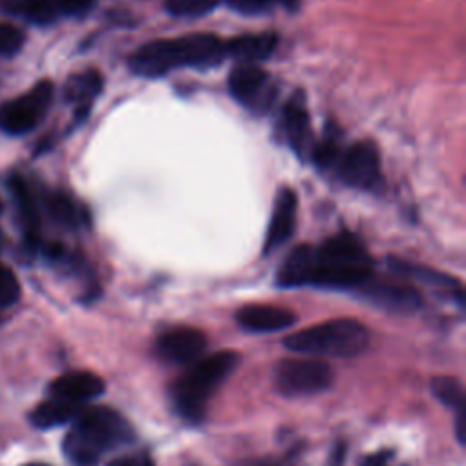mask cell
Listing matches in <instances>:
<instances>
[{"label":"cell","instance_id":"6da1fadb","mask_svg":"<svg viewBox=\"0 0 466 466\" xmlns=\"http://www.w3.org/2000/svg\"><path fill=\"white\" fill-rule=\"evenodd\" d=\"M226 58L224 42L211 33H191L140 46L129 58L135 75L155 78L178 67L215 66Z\"/></svg>","mask_w":466,"mask_h":466},{"label":"cell","instance_id":"7a4b0ae2","mask_svg":"<svg viewBox=\"0 0 466 466\" xmlns=\"http://www.w3.org/2000/svg\"><path fill=\"white\" fill-rule=\"evenodd\" d=\"M73 420L62 450L75 466H95L106 451L133 441L131 426L111 408H86Z\"/></svg>","mask_w":466,"mask_h":466},{"label":"cell","instance_id":"3957f363","mask_svg":"<svg viewBox=\"0 0 466 466\" xmlns=\"http://www.w3.org/2000/svg\"><path fill=\"white\" fill-rule=\"evenodd\" d=\"M373 260L362 240L340 231L313 248V268L308 286L331 289H359L371 279Z\"/></svg>","mask_w":466,"mask_h":466},{"label":"cell","instance_id":"277c9868","mask_svg":"<svg viewBox=\"0 0 466 466\" xmlns=\"http://www.w3.org/2000/svg\"><path fill=\"white\" fill-rule=\"evenodd\" d=\"M238 355L235 351L213 353L189 368L171 390L177 411L187 420H200L204 406L218 384L235 370Z\"/></svg>","mask_w":466,"mask_h":466},{"label":"cell","instance_id":"5b68a950","mask_svg":"<svg viewBox=\"0 0 466 466\" xmlns=\"http://www.w3.org/2000/svg\"><path fill=\"white\" fill-rule=\"evenodd\" d=\"M370 342L366 326L355 319H335L309 326L284 339V346L295 353L324 357H355Z\"/></svg>","mask_w":466,"mask_h":466},{"label":"cell","instance_id":"8992f818","mask_svg":"<svg viewBox=\"0 0 466 466\" xmlns=\"http://www.w3.org/2000/svg\"><path fill=\"white\" fill-rule=\"evenodd\" d=\"M273 384L286 397L317 395L333 384V371L317 359H284L273 370Z\"/></svg>","mask_w":466,"mask_h":466},{"label":"cell","instance_id":"52a82bcc","mask_svg":"<svg viewBox=\"0 0 466 466\" xmlns=\"http://www.w3.org/2000/svg\"><path fill=\"white\" fill-rule=\"evenodd\" d=\"M55 86L51 80H40L27 93L0 106V129L9 135H24L36 127L47 113Z\"/></svg>","mask_w":466,"mask_h":466},{"label":"cell","instance_id":"ba28073f","mask_svg":"<svg viewBox=\"0 0 466 466\" xmlns=\"http://www.w3.org/2000/svg\"><path fill=\"white\" fill-rule=\"evenodd\" d=\"M340 180L355 189L371 191L380 184V158L379 149L371 140H359L351 144L339 157Z\"/></svg>","mask_w":466,"mask_h":466},{"label":"cell","instance_id":"9c48e42d","mask_svg":"<svg viewBox=\"0 0 466 466\" xmlns=\"http://www.w3.org/2000/svg\"><path fill=\"white\" fill-rule=\"evenodd\" d=\"M231 96L249 111H266L275 98L269 75L257 64H238L228 78Z\"/></svg>","mask_w":466,"mask_h":466},{"label":"cell","instance_id":"30bf717a","mask_svg":"<svg viewBox=\"0 0 466 466\" xmlns=\"http://www.w3.org/2000/svg\"><path fill=\"white\" fill-rule=\"evenodd\" d=\"M206 335L195 328H173L164 331L155 344L157 355L169 364H191L206 350Z\"/></svg>","mask_w":466,"mask_h":466},{"label":"cell","instance_id":"8fae6325","mask_svg":"<svg viewBox=\"0 0 466 466\" xmlns=\"http://www.w3.org/2000/svg\"><path fill=\"white\" fill-rule=\"evenodd\" d=\"M280 137L297 155H308L311 144V122L302 95H293L282 107L280 113Z\"/></svg>","mask_w":466,"mask_h":466},{"label":"cell","instance_id":"7c38bea8","mask_svg":"<svg viewBox=\"0 0 466 466\" xmlns=\"http://www.w3.org/2000/svg\"><path fill=\"white\" fill-rule=\"evenodd\" d=\"M359 289L370 302L393 313H411L420 306L419 291L408 284L370 279Z\"/></svg>","mask_w":466,"mask_h":466},{"label":"cell","instance_id":"4fadbf2b","mask_svg":"<svg viewBox=\"0 0 466 466\" xmlns=\"http://www.w3.org/2000/svg\"><path fill=\"white\" fill-rule=\"evenodd\" d=\"M297 208H299V202H297L295 191L289 187H282L275 197L273 213H271L268 233L264 238L262 251L266 255L277 249L279 246H282L293 235L295 224H297Z\"/></svg>","mask_w":466,"mask_h":466},{"label":"cell","instance_id":"5bb4252c","mask_svg":"<svg viewBox=\"0 0 466 466\" xmlns=\"http://www.w3.org/2000/svg\"><path fill=\"white\" fill-rule=\"evenodd\" d=\"M104 390V380L93 371H69L56 377L49 384L51 399L66 400L76 406H80L86 400L100 397Z\"/></svg>","mask_w":466,"mask_h":466},{"label":"cell","instance_id":"9a60e30c","mask_svg":"<svg viewBox=\"0 0 466 466\" xmlns=\"http://www.w3.org/2000/svg\"><path fill=\"white\" fill-rule=\"evenodd\" d=\"M237 324L249 333H273L289 328L295 322V313L282 306L251 304L244 306L235 315Z\"/></svg>","mask_w":466,"mask_h":466},{"label":"cell","instance_id":"2e32d148","mask_svg":"<svg viewBox=\"0 0 466 466\" xmlns=\"http://www.w3.org/2000/svg\"><path fill=\"white\" fill-rule=\"evenodd\" d=\"M7 186L11 189L16 211H18L22 226H24L25 244H27L29 249H36L38 242H40V237H38L40 215H38L35 197H33L27 182L20 175H11L9 180H7Z\"/></svg>","mask_w":466,"mask_h":466},{"label":"cell","instance_id":"e0dca14e","mask_svg":"<svg viewBox=\"0 0 466 466\" xmlns=\"http://www.w3.org/2000/svg\"><path fill=\"white\" fill-rule=\"evenodd\" d=\"M277 42L279 38L271 31L249 33V35H240L224 42V49H226V56H231L240 64H257L271 56V53L277 47Z\"/></svg>","mask_w":466,"mask_h":466},{"label":"cell","instance_id":"ac0fdd59","mask_svg":"<svg viewBox=\"0 0 466 466\" xmlns=\"http://www.w3.org/2000/svg\"><path fill=\"white\" fill-rule=\"evenodd\" d=\"M102 89V75L96 69H86L69 76L64 96L67 102H73L76 107V116L82 120L91 107V102Z\"/></svg>","mask_w":466,"mask_h":466},{"label":"cell","instance_id":"d6986e66","mask_svg":"<svg viewBox=\"0 0 466 466\" xmlns=\"http://www.w3.org/2000/svg\"><path fill=\"white\" fill-rule=\"evenodd\" d=\"M311 268H313V246H308V244L297 246L282 262L277 275V282L282 288L308 286Z\"/></svg>","mask_w":466,"mask_h":466},{"label":"cell","instance_id":"ffe728a7","mask_svg":"<svg viewBox=\"0 0 466 466\" xmlns=\"http://www.w3.org/2000/svg\"><path fill=\"white\" fill-rule=\"evenodd\" d=\"M46 209L51 218L64 228H80L89 220L87 211L62 191H51L46 197Z\"/></svg>","mask_w":466,"mask_h":466},{"label":"cell","instance_id":"44dd1931","mask_svg":"<svg viewBox=\"0 0 466 466\" xmlns=\"http://www.w3.org/2000/svg\"><path fill=\"white\" fill-rule=\"evenodd\" d=\"M80 408L76 404L58 400V399H49L40 402L29 415V422L38 428V430H51L56 426H62L76 417Z\"/></svg>","mask_w":466,"mask_h":466},{"label":"cell","instance_id":"7402d4cb","mask_svg":"<svg viewBox=\"0 0 466 466\" xmlns=\"http://www.w3.org/2000/svg\"><path fill=\"white\" fill-rule=\"evenodd\" d=\"M4 9L31 24H53L58 11L53 0H4Z\"/></svg>","mask_w":466,"mask_h":466},{"label":"cell","instance_id":"603a6c76","mask_svg":"<svg viewBox=\"0 0 466 466\" xmlns=\"http://www.w3.org/2000/svg\"><path fill=\"white\" fill-rule=\"evenodd\" d=\"M390 266L393 271H397L399 275H404V277H410V279H417V280H422L424 284H430V286H437V288H446V289H451V293L455 295H462V289H461V284L448 277V275H442V273H437L433 269H428V268H422V266H415L411 262H404V260H390Z\"/></svg>","mask_w":466,"mask_h":466},{"label":"cell","instance_id":"cb8c5ba5","mask_svg":"<svg viewBox=\"0 0 466 466\" xmlns=\"http://www.w3.org/2000/svg\"><path fill=\"white\" fill-rule=\"evenodd\" d=\"M431 393L448 408H464L462 384L453 377H435L431 380Z\"/></svg>","mask_w":466,"mask_h":466},{"label":"cell","instance_id":"d4e9b609","mask_svg":"<svg viewBox=\"0 0 466 466\" xmlns=\"http://www.w3.org/2000/svg\"><path fill=\"white\" fill-rule=\"evenodd\" d=\"M218 0H166V11L173 16L193 18L211 13Z\"/></svg>","mask_w":466,"mask_h":466},{"label":"cell","instance_id":"484cf974","mask_svg":"<svg viewBox=\"0 0 466 466\" xmlns=\"http://www.w3.org/2000/svg\"><path fill=\"white\" fill-rule=\"evenodd\" d=\"M309 155L319 169H328L339 162V157H340L339 140L335 137H326L324 140L313 144Z\"/></svg>","mask_w":466,"mask_h":466},{"label":"cell","instance_id":"4316f807","mask_svg":"<svg viewBox=\"0 0 466 466\" xmlns=\"http://www.w3.org/2000/svg\"><path fill=\"white\" fill-rule=\"evenodd\" d=\"M25 42L24 31L9 22H0V56L16 55Z\"/></svg>","mask_w":466,"mask_h":466},{"label":"cell","instance_id":"83f0119b","mask_svg":"<svg viewBox=\"0 0 466 466\" xmlns=\"http://www.w3.org/2000/svg\"><path fill=\"white\" fill-rule=\"evenodd\" d=\"M20 299V284L15 273L0 262V306H13Z\"/></svg>","mask_w":466,"mask_h":466},{"label":"cell","instance_id":"f1b7e54d","mask_svg":"<svg viewBox=\"0 0 466 466\" xmlns=\"http://www.w3.org/2000/svg\"><path fill=\"white\" fill-rule=\"evenodd\" d=\"M226 4L242 15H262L269 11L273 0H226Z\"/></svg>","mask_w":466,"mask_h":466},{"label":"cell","instance_id":"f546056e","mask_svg":"<svg viewBox=\"0 0 466 466\" xmlns=\"http://www.w3.org/2000/svg\"><path fill=\"white\" fill-rule=\"evenodd\" d=\"M58 11V16H78L87 13L95 0H53Z\"/></svg>","mask_w":466,"mask_h":466},{"label":"cell","instance_id":"4dcf8cb0","mask_svg":"<svg viewBox=\"0 0 466 466\" xmlns=\"http://www.w3.org/2000/svg\"><path fill=\"white\" fill-rule=\"evenodd\" d=\"M109 466H155L153 461L146 453H135V455H124L109 462Z\"/></svg>","mask_w":466,"mask_h":466},{"label":"cell","instance_id":"1f68e13d","mask_svg":"<svg viewBox=\"0 0 466 466\" xmlns=\"http://www.w3.org/2000/svg\"><path fill=\"white\" fill-rule=\"evenodd\" d=\"M455 435L459 439L461 444H464L466 441V411L464 408L457 410V417H455Z\"/></svg>","mask_w":466,"mask_h":466},{"label":"cell","instance_id":"d6a6232c","mask_svg":"<svg viewBox=\"0 0 466 466\" xmlns=\"http://www.w3.org/2000/svg\"><path fill=\"white\" fill-rule=\"evenodd\" d=\"M386 459L388 455L384 453H377V455H371L364 461V466H386Z\"/></svg>","mask_w":466,"mask_h":466},{"label":"cell","instance_id":"836d02e7","mask_svg":"<svg viewBox=\"0 0 466 466\" xmlns=\"http://www.w3.org/2000/svg\"><path fill=\"white\" fill-rule=\"evenodd\" d=\"M279 4H282L286 9H289V11H295L297 7H299V4H300V0H279Z\"/></svg>","mask_w":466,"mask_h":466},{"label":"cell","instance_id":"e575fe53","mask_svg":"<svg viewBox=\"0 0 466 466\" xmlns=\"http://www.w3.org/2000/svg\"><path fill=\"white\" fill-rule=\"evenodd\" d=\"M24 466H47V464H40V462H31V464H24Z\"/></svg>","mask_w":466,"mask_h":466},{"label":"cell","instance_id":"d590c367","mask_svg":"<svg viewBox=\"0 0 466 466\" xmlns=\"http://www.w3.org/2000/svg\"><path fill=\"white\" fill-rule=\"evenodd\" d=\"M0 213H2V202H0Z\"/></svg>","mask_w":466,"mask_h":466}]
</instances>
